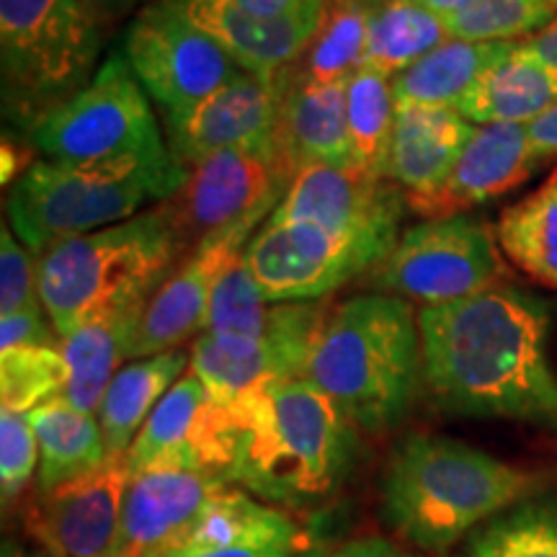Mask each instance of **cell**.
<instances>
[{
    "mask_svg": "<svg viewBox=\"0 0 557 557\" xmlns=\"http://www.w3.org/2000/svg\"><path fill=\"white\" fill-rule=\"evenodd\" d=\"M423 385L444 413L504 418L557 434L545 299L496 284L418 312Z\"/></svg>",
    "mask_w": 557,
    "mask_h": 557,
    "instance_id": "1",
    "label": "cell"
},
{
    "mask_svg": "<svg viewBox=\"0 0 557 557\" xmlns=\"http://www.w3.org/2000/svg\"><path fill=\"white\" fill-rule=\"evenodd\" d=\"M233 485L263 504H325L359 457V429L308 377L274 380L225 403Z\"/></svg>",
    "mask_w": 557,
    "mask_h": 557,
    "instance_id": "2",
    "label": "cell"
},
{
    "mask_svg": "<svg viewBox=\"0 0 557 557\" xmlns=\"http://www.w3.org/2000/svg\"><path fill=\"white\" fill-rule=\"evenodd\" d=\"M537 478L449 436L413 434L380 483L385 524L418 549L447 553L459 540L532 496Z\"/></svg>",
    "mask_w": 557,
    "mask_h": 557,
    "instance_id": "3",
    "label": "cell"
},
{
    "mask_svg": "<svg viewBox=\"0 0 557 557\" xmlns=\"http://www.w3.org/2000/svg\"><path fill=\"white\" fill-rule=\"evenodd\" d=\"M308 380L367 434L400 426L423 382L418 315L408 299L374 292L331 308Z\"/></svg>",
    "mask_w": 557,
    "mask_h": 557,
    "instance_id": "4",
    "label": "cell"
},
{
    "mask_svg": "<svg viewBox=\"0 0 557 557\" xmlns=\"http://www.w3.org/2000/svg\"><path fill=\"white\" fill-rule=\"evenodd\" d=\"M184 256L163 207L145 209L39 256L41 308L65 338L96 310L150 299Z\"/></svg>",
    "mask_w": 557,
    "mask_h": 557,
    "instance_id": "5",
    "label": "cell"
},
{
    "mask_svg": "<svg viewBox=\"0 0 557 557\" xmlns=\"http://www.w3.org/2000/svg\"><path fill=\"white\" fill-rule=\"evenodd\" d=\"M103 21L86 0H0V101L29 132L99 73Z\"/></svg>",
    "mask_w": 557,
    "mask_h": 557,
    "instance_id": "6",
    "label": "cell"
},
{
    "mask_svg": "<svg viewBox=\"0 0 557 557\" xmlns=\"http://www.w3.org/2000/svg\"><path fill=\"white\" fill-rule=\"evenodd\" d=\"M29 143L47 160L70 165H116L150 173L176 194L186 181V165L160 135L158 120L122 52L101 62L83 94L45 116Z\"/></svg>",
    "mask_w": 557,
    "mask_h": 557,
    "instance_id": "7",
    "label": "cell"
},
{
    "mask_svg": "<svg viewBox=\"0 0 557 557\" xmlns=\"http://www.w3.org/2000/svg\"><path fill=\"white\" fill-rule=\"evenodd\" d=\"M171 197L169 186L150 173L41 158L13 181L9 218L16 238L39 259L58 243L120 225L145 212L150 201Z\"/></svg>",
    "mask_w": 557,
    "mask_h": 557,
    "instance_id": "8",
    "label": "cell"
},
{
    "mask_svg": "<svg viewBox=\"0 0 557 557\" xmlns=\"http://www.w3.org/2000/svg\"><path fill=\"white\" fill-rule=\"evenodd\" d=\"M398 238L400 227L331 233L312 222L269 218L246 246V261L269 302H318L380 269Z\"/></svg>",
    "mask_w": 557,
    "mask_h": 557,
    "instance_id": "9",
    "label": "cell"
},
{
    "mask_svg": "<svg viewBox=\"0 0 557 557\" xmlns=\"http://www.w3.org/2000/svg\"><path fill=\"white\" fill-rule=\"evenodd\" d=\"M504 276L496 230L470 214H449L403 230L374 282L385 295L442 308L504 284Z\"/></svg>",
    "mask_w": 557,
    "mask_h": 557,
    "instance_id": "10",
    "label": "cell"
},
{
    "mask_svg": "<svg viewBox=\"0 0 557 557\" xmlns=\"http://www.w3.org/2000/svg\"><path fill=\"white\" fill-rule=\"evenodd\" d=\"M122 54L165 120L186 114L246 73L169 0H152L129 21Z\"/></svg>",
    "mask_w": 557,
    "mask_h": 557,
    "instance_id": "11",
    "label": "cell"
},
{
    "mask_svg": "<svg viewBox=\"0 0 557 557\" xmlns=\"http://www.w3.org/2000/svg\"><path fill=\"white\" fill-rule=\"evenodd\" d=\"M331 305L274 302L261 336L199 333L191 344L189 369L218 403H233L274 380L308 377L312 348L323 331Z\"/></svg>",
    "mask_w": 557,
    "mask_h": 557,
    "instance_id": "12",
    "label": "cell"
},
{
    "mask_svg": "<svg viewBox=\"0 0 557 557\" xmlns=\"http://www.w3.org/2000/svg\"><path fill=\"white\" fill-rule=\"evenodd\" d=\"M276 205H267L248 218L218 230L181 259L145 302L143 315L129 344V361L156 357L181 348L197 333H205L207 308L220 276L230 261L248 246Z\"/></svg>",
    "mask_w": 557,
    "mask_h": 557,
    "instance_id": "13",
    "label": "cell"
},
{
    "mask_svg": "<svg viewBox=\"0 0 557 557\" xmlns=\"http://www.w3.org/2000/svg\"><path fill=\"white\" fill-rule=\"evenodd\" d=\"M292 184L274 156L222 150L186 165L184 186L160 201L186 253L218 230L248 218L256 209L278 205Z\"/></svg>",
    "mask_w": 557,
    "mask_h": 557,
    "instance_id": "14",
    "label": "cell"
},
{
    "mask_svg": "<svg viewBox=\"0 0 557 557\" xmlns=\"http://www.w3.org/2000/svg\"><path fill=\"white\" fill-rule=\"evenodd\" d=\"M230 455L225 403L214 400L189 369L158 403L124 459L129 472L176 465L227 480Z\"/></svg>",
    "mask_w": 557,
    "mask_h": 557,
    "instance_id": "15",
    "label": "cell"
},
{
    "mask_svg": "<svg viewBox=\"0 0 557 557\" xmlns=\"http://www.w3.org/2000/svg\"><path fill=\"white\" fill-rule=\"evenodd\" d=\"M278 78L263 81L259 75L243 73L191 111L165 120L173 156L184 165L222 150L263 152L278 160Z\"/></svg>",
    "mask_w": 557,
    "mask_h": 557,
    "instance_id": "16",
    "label": "cell"
},
{
    "mask_svg": "<svg viewBox=\"0 0 557 557\" xmlns=\"http://www.w3.org/2000/svg\"><path fill=\"white\" fill-rule=\"evenodd\" d=\"M408 197L393 181L372 176L357 165H305L292 178L271 220H299L331 230L359 233L400 227Z\"/></svg>",
    "mask_w": 557,
    "mask_h": 557,
    "instance_id": "17",
    "label": "cell"
},
{
    "mask_svg": "<svg viewBox=\"0 0 557 557\" xmlns=\"http://www.w3.org/2000/svg\"><path fill=\"white\" fill-rule=\"evenodd\" d=\"M209 34L250 75L274 81L295 65L315 37L329 0H299L276 18H261L227 0H169Z\"/></svg>",
    "mask_w": 557,
    "mask_h": 557,
    "instance_id": "18",
    "label": "cell"
},
{
    "mask_svg": "<svg viewBox=\"0 0 557 557\" xmlns=\"http://www.w3.org/2000/svg\"><path fill=\"white\" fill-rule=\"evenodd\" d=\"M227 480L205 470L160 468L129 475L122 504V529L116 557H158L197 524L209 500Z\"/></svg>",
    "mask_w": 557,
    "mask_h": 557,
    "instance_id": "19",
    "label": "cell"
},
{
    "mask_svg": "<svg viewBox=\"0 0 557 557\" xmlns=\"http://www.w3.org/2000/svg\"><path fill=\"white\" fill-rule=\"evenodd\" d=\"M129 475L127 459L109 457L90 475L39 496L32 513L37 537L58 557H116Z\"/></svg>",
    "mask_w": 557,
    "mask_h": 557,
    "instance_id": "20",
    "label": "cell"
},
{
    "mask_svg": "<svg viewBox=\"0 0 557 557\" xmlns=\"http://www.w3.org/2000/svg\"><path fill=\"white\" fill-rule=\"evenodd\" d=\"M308 534L282 508L225 485L171 549L158 557H297Z\"/></svg>",
    "mask_w": 557,
    "mask_h": 557,
    "instance_id": "21",
    "label": "cell"
},
{
    "mask_svg": "<svg viewBox=\"0 0 557 557\" xmlns=\"http://www.w3.org/2000/svg\"><path fill=\"white\" fill-rule=\"evenodd\" d=\"M529 139V124H483L472 132L455 169L438 191L410 201V209L426 220L468 214V209L500 197L537 169Z\"/></svg>",
    "mask_w": 557,
    "mask_h": 557,
    "instance_id": "22",
    "label": "cell"
},
{
    "mask_svg": "<svg viewBox=\"0 0 557 557\" xmlns=\"http://www.w3.org/2000/svg\"><path fill=\"white\" fill-rule=\"evenodd\" d=\"M276 152L292 178L305 165H354L346 127V81H310L287 67L276 75Z\"/></svg>",
    "mask_w": 557,
    "mask_h": 557,
    "instance_id": "23",
    "label": "cell"
},
{
    "mask_svg": "<svg viewBox=\"0 0 557 557\" xmlns=\"http://www.w3.org/2000/svg\"><path fill=\"white\" fill-rule=\"evenodd\" d=\"M475 124L449 107H398L385 178L406 191L408 205L444 186Z\"/></svg>",
    "mask_w": 557,
    "mask_h": 557,
    "instance_id": "24",
    "label": "cell"
},
{
    "mask_svg": "<svg viewBox=\"0 0 557 557\" xmlns=\"http://www.w3.org/2000/svg\"><path fill=\"white\" fill-rule=\"evenodd\" d=\"M148 299L109 305L83 320L70 336L62 338L70 382L65 398L86 413H99L109 382L129 361V344Z\"/></svg>",
    "mask_w": 557,
    "mask_h": 557,
    "instance_id": "25",
    "label": "cell"
},
{
    "mask_svg": "<svg viewBox=\"0 0 557 557\" xmlns=\"http://www.w3.org/2000/svg\"><path fill=\"white\" fill-rule=\"evenodd\" d=\"M557 103V75L521 50V41L480 75L457 111L465 120L483 124H532Z\"/></svg>",
    "mask_w": 557,
    "mask_h": 557,
    "instance_id": "26",
    "label": "cell"
},
{
    "mask_svg": "<svg viewBox=\"0 0 557 557\" xmlns=\"http://www.w3.org/2000/svg\"><path fill=\"white\" fill-rule=\"evenodd\" d=\"M191 351L173 348V351L156 354L127 361L114 380L109 382L99 408V423L103 431L109 457H124L135 442L139 429L145 426L158 403L165 393L184 377V369L189 367Z\"/></svg>",
    "mask_w": 557,
    "mask_h": 557,
    "instance_id": "27",
    "label": "cell"
},
{
    "mask_svg": "<svg viewBox=\"0 0 557 557\" xmlns=\"http://www.w3.org/2000/svg\"><path fill=\"white\" fill-rule=\"evenodd\" d=\"M39 444V496L58 491L109 462L99 418L75 408L65 395L29 413Z\"/></svg>",
    "mask_w": 557,
    "mask_h": 557,
    "instance_id": "28",
    "label": "cell"
},
{
    "mask_svg": "<svg viewBox=\"0 0 557 557\" xmlns=\"http://www.w3.org/2000/svg\"><path fill=\"white\" fill-rule=\"evenodd\" d=\"M519 41L447 39L393 78L398 107H449L475 86L480 75L504 60Z\"/></svg>",
    "mask_w": 557,
    "mask_h": 557,
    "instance_id": "29",
    "label": "cell"
},
{
    "mask_svg": "<svg viewBox=\"0 0 557 557\" xmlns=\"http://www.w3.org/2000/svg\"><path fill=\"white\" fill-rule=\"evenodd\" d=\"M447 39V24L416 0H372L364 65L395 78Z\"/></svg>",
    "mask_w": 557,
    "mask_h": 557,
    "instance_id": "30",
    "label": "cell"
},
{
    "mask_svg": "<svg viewBox=\"0 0 557 557\" xmlns=\"http://www.w3.org/2000/svg\"><path fill=\"white\" fill-rule=\"evenodd\" d=\"M496 238L513 267L557 289V178L504 209Z\"/></svg>",
    "mask_w": 557,
    "mask_h": 557,
    "instance_id": "31",
    "label": "cell"
},
{
    "mask_svg": "<svg viewBox=\"0 0 557 557\" xmlns=\"http://www.w3.org/2000/svg\"><path fill=\"white\" fill-rule=\"evenodd\" d=\"M393 78L380 70L361 65L346 81V127L351 143V163L385 178L389 139L395 129Z\"/></svg>",
    "mask_w": 557,
    "mask_h": 557,
    "instance_id": "32",
    "label": "cell"
},
{
    "mask_svg": "<svg viewBox=\"0 0 557 557\" xmlns=\"http://www.w3.org/2000/svg\"><path fill=\"white\" fill-rule=\"evenodd\" d=\"M372 0H329L323 18L292 70L310 81H348L364 65Z\"/></svg>",
    "mask_w": 557,
    "mask_h": 557,
    "instance_id": "33",
    "label": "cell"
},
{
    "mask_svg": "<svg viewBox=\"0 0 557 557\" xmlns=\"http://www.w3.org/2000/svg\"><path fill=\"white\" fill-rule=\"evenodd\" d=\"M462 557H557V500H521L472 534Z\"/></svg>",
    "mask_w": 557,
    "mask_h": 557,
    "instance_id": "34",
    "label": "cell"
},
{
    "mask_svg": "<svg viewBox=\"0 0 557 557\" xmlns=\"http://www.w3.org/2000/svg\"><path fill=\"white\" fill-rule=\"evenodd\" d=\"M557 21V0H468L444 21L451 39L527 41Z\"/></svg>",
    "mask_w": 557,
    "mask_h": 557,
    "instance_id": "35",
    "label": "cell"
},
{
    "mask_svg": "<svg viewBox=\"0 0 557 557\" xmlns=\"http://www.w3.org/2000/svg\"><path fill=\"white\" fill-rule=\"evenodd\" d=\"M70 369L62 346L0 351V403L13 413H32L65 395Z\"/></svg>",
    "mask_w": 557,
    "mask_h": 557,
    "instance_id": "36",
    "label": "cell"
},
{
    "mask_svg": "<svg viewBox=\"0 0 557 557\" xmlns=\"http://www.w3.org/2000/svg\"><path fill=\"white\" fill-rule=\"evenodd\" d=\"M271 310H274V302H269L259 289V284H256L253 271H250L246 261V248H243L230 261V267L212 292L205 333L256 338L267 331Z\"/></svg>",
    "mask_w": 557,
    "mask_h": 557,
    "instance_id": "37",
    "label": "cell"
},
{
    "mask_svg": "<svg viewBox=\"0 0 557 557\" xmlns=\"http://www.w3.org/2000/svg\"><path fill=\"white\" fill-rule=\"evenodd\" d=\"M39 472V444L29 413L0 408V487L9 506L29 487Z\"/></svg>",
    "mask_w": 557,
    "mask_h": 557,
    "instance_id": "38",
    "label": "cell"
},
{
    "mask_svg": "<svg viewBox=\"0 0 557 557\" xmlns=\"http://www.w3.org/2000/svg\"><path fill=\"white\" fill-rule=\"evenodd\" d=\"M41 308L39 259L3 222L0 227V315Z\"/></svg>",
    "mask_w": 557,
    "mask_h": 557,
    "instance_id": "39",
    "label": "cell"
},
{
    "mask_svg": "<svg viewBox=\"0 0 557 557\" xmlns=\"http://www.w3.org/2000/svg\"><path fill=\"white\" fill-rule=\"evenodd\" d=\"M34 346H62L60 333L54 331L45 308L0 315V351Z\"/></svg>",
    "mask_w": 557,
    "mask_h": 557,
    "instance_id": "40",
    "label": "cell"
},
{
    "mask_svg": "<svg viewBox=\"0 0 557 557\" xmlns=\"http://www.w3.org/2000/svg\"><path fill=\"white\" fill-rule=\"evenodd\" d=\"M331 557H416L387 537H359L341 545Z\"/></svg>",
    "mask_w": 557,
    "mask_h": 557,
    "instance_id": "41",
    "label": "cell"
},
{
    "mask_svg": "<svg viewBox=\"0 0 557 557\" xmlns=\"http://www.w3.org/2000/svg\"><path fill=\"white\" fill-rule=\"evenodd\" d=\"M529 139H532V150L540 163L547 158H557V103L529 124Z\"/></svg>",
    "mask_w": 557,
    "mask_h": 557,
    "instance_id": "42",
    "label": "cell"
},
{
    "mask_svg": "<svg viewBox=\"0 0 557 557\" xmlns=\"http://www.w3.org/2000/svg\"><path fill=\"white\" fill-rule=\"evenodd\" d=\"M521 50L557 75V21H553L547 29L534 34L532 39L521 41Z\"/></svg>",
    "mask_w": 557,
    "mask_h": 557,
    "instance_id": "43",
    "label": "cell"
},
{
    "mask_svg": "<svg viewBox=\"0 0 557 557\" xmlns=\"http://www.w3.org/2000/svg\"><path fill=\"white\" fill-rule=\"evenodd\" d=\"M227 3L238 5V9L253 13V16L276 18L295 9L299 0H227Z\"/></svg>",
    "mask_w": 557,
    "mask_h": 557,
    "instance_id": "44",
    "label": "cell"
},
{
    "mask_svg": "<svg viewBox=\"0 0 557 557\" xmlns=\"http://www.w3.org/2000/svg\"><path fill=\"white\" fill-rule=\"evenodd\" d=\"M88 9L96 13L103 21V26L111 24V21L122 18L124 13H129L139 0H86Z\"/></svg>",
    "mask_w": 557,
    "mask_h": 557,
    "instance_id": "45",
    "label": "cell"
},
{
    "mask_svg": "<svg viewBox=\"0 0 557 557\" xmlns=\"http://www.w3.org/2000/svg\"><path fill=\"white\" fill-rule=\"evenodd\" d=\"M416 3L423 5V9L431 11L442 21H447L451 13H457L465 3H468V0H416Z\"/></svg>",
    "mask_w": 557,
    "mask_h": 557,
    "instance_id": "46",
    "label": "cell"
},
{
    "mask_svg": "<svg viewBox=\"0 0 557 557\" xmlns=\"http://www.w3.org/2000/svg\"><path fill=\"white\" fill-rule=\"evenodd\" d=\"M5 557H50V555H5Z\"/></svg>",
    "mask_w": 557,
    "mask_h": 557,
    "instance_id": "47",
    "label": "cell"
},
{
    "mask_svg": "<svg viewBox=\"0 0 557 557\" xmlns=\"http://www.w3.org/2000/svg\"><path fill=\"white\" fill-rule=\"evenodd\" d=\"M297 557H320L318 553H310V549H308V553H302V555H297Z\"/></svg>",
    "mask_w": 557,
    "mask_h": 557,
    "instance_id": "48",
    "label": "cell"
}]
</instances>
